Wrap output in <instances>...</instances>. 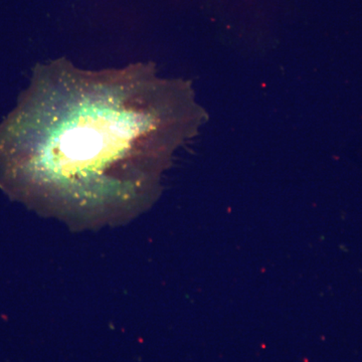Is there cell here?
<instances>
[{
	"instance_id": "cell-1",
	"label": "cell",
	"mask_w": 362,
	"mask_h": 362,
	"mask_svg": "<svg viewBox=\"0 0 362 362\" xmlns=\"http://www.w3.org/2000/svg\"><path fill=\"white\" fill-rule=\"evenodd\" d=\"M209 116L190 81L153 64L37 66L0 124V185L23 197H130L150 187Z\"/></svg>"
}]
</instances>
